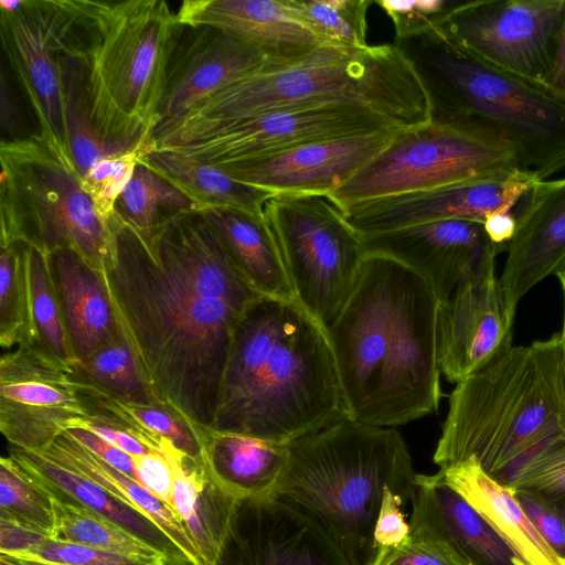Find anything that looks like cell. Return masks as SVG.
I'll return each mask as SVG.
<instances>
[{"instance_id":"cell-18","label":"cell","mask_w":565,"mask_h":565,"mask_svg":"<svg viewBox=\"0 0 565 565\" xmlns=\"http://www.w3.org/2000/svg\"><path fill=\"white\" fill-rule=\"evenodd\" d=\"M360 237L365 255H384L406 265L430 285L440 303L466 279L495 265L498 254L483 224L466 220L428 222Z\"/></svg>"},{"instance_id":"cell-20","label":"cell","mask_w":565,"mask_h":565,"mask_svg":"<svg viewBox=\"0 0 565 565\" xmlns=\"http://www.w3.org/2000/svg\"><path fill=\"white\" fill-rule=\"evenodd\" d=\"M401 130L322 140L218 168L239 182L274 193L329 195L379 156Z\"/></svg>"},{"instance_id":"cell-56","label":"cell","mask_w":565,"mask_h":565,"mask_svg":"<svg viewBox=\"0 0 565 565\" xmlns=\"http://www.w3.org/2000/svg\"><path fill=\"white\" fill-rule=\"evenodd\" d=\"M555 276L558 278L562 290H563V298H564V318H563V329L559 332L561 339H562V347H563V355H564V362H565V263L557 269L555 273Z\"/></svg>"},{"instance_id":"cell-49","label":"cell","mask_w":565,"mask_h":565,"mask_svg":"<svg viewBox=\"0 0 565 565\" xmlns=\"http://www.w3.org/2000/svg\"><path fill=\"white\" fill-rule=\"evenodd\" d=\"M166 444L161 451H151L134 459L137 481L172 507L173 469L164 452Z\"/></svg>"},{"instance_id":"cell-43","label":"cell","mask_w":565,"mask_h":565,"mask_svg":"<svg viewBox=\"0 0 565 565\" xmlns=\"http://www.w3.org/2000/svg\"><path fill=\"white\" fill-rule=\"evenodd\" d=\"M0 561L11 565H167L163 558L130 557L50 537L24 551L0 553Z\"/></svg>"},{"instance_id":"cell-40","label":"cell","mask_w":565,"mask_h":565,"mask_svg":"<svg viewBox=\"0 0 565 565\" xmlns=\"http://www.w3.org/2000/svg\"><path fill=\"white\" fill-rule=\"evenodd\" d=\"M303 23L323 42L365 47L371 0H289Z\"/></svg>"},{"instance_id":"cell-45","label":"cell","mask_w":565,"mask_h":565,"mask_svg":"<svg viewBox=\"0 0 565 565\" xmlns=\"http://www.w3.org/2000/svg\"><path fill=\"white\" fill-rule=\"evenodd\" d=\"M390 17L395 29V40L420 34L439 24L455 2L446 0H416L376 2Z\"/></svg>"},{"instance_id":"cell-51","label":"cell","mask_w":565,"mask_h":565,"mask_svg":"<svg viewBox=\"0 0 565 565\" xmlns=\"http://www.w3.org/2000/svg\"><path fill=\"white\" fill-rule=\"evenodd\" d=\"M543 87L552 97L565 103V15L556 39L551 66L544 79Z\"/></svg>"},{"instance_id":"cell-10","label":"cell","mask_w":565,"mask_h":565,"mask_svg":"<svg viewBox=\"0 0 565 565\" xmlns=\"http://www.w3.org/2000/svg\"><path fill=\"white\" fill-rule=\"evenodd\" d=\"M523 169L514 146L478 121L428 122L391 143L328 196L343 211L370 199L500 178Z\"/></svg>"},{"instance_id":"cell-28","label":"cell","mask_w":565,"mask_h":565,"mask_svg":"<svg viewBox=\"0 0 565 565\" xmlns=\"http://www.w3.org/2000/svg\"><path fill=\"white\" fill-rule=\"evenodd\" d=\"M200 213L256 292L296 300L278 243L264 215L236 209H211Z\"/></svg>"},{"instance_id":"cell-22","label":"cell","mask_w":565,"mask_h":565,"mask_svg":"<svg viewBox=\"0 0 565 565\" xmlns=\"http://www.w3.org/2000/svg\"><path fill=\"white\" fill-rule=\"evenodd\" d=\"M516 231L500 279L510 312L565 263V178L540 179L516 209Z\"/></svg>"},{"instance_id":"cell-15","label":"cell","mask_w":565,"mask_h":565,"mask_svg":"<svg viewBox=\"0 0 565 565\" xmlns=\"http://www.w3.org/2000/svg\"><path fill=\"white\" fill-rule=\"evenodd\" d=\"M0 13L2 46L40 132L67 147L61 57L76 22L75 0H21Z\"/></svg>"},{"instance_id":"cell-36","label":"cell","mask_w":565,"mask_h":565,"mask_svg":"<svg viewBox=\"0 0 565 565\" xmlns=\"http://www.w3.org/2000/svg\"><path fill=\"white\" fill-rule=\"evenodd\" d=\"M50 499L54 513V540L130 557L164 559L154 548L99 513L73 502Z\"/></svg>"},{"instance_id":"cell-52","label":"cell","mask_w":565,"mask_h":565,"mask_svg":"<svg viewBox=\"0 0 565 565\" xmlns=\"http://www.w3.org/2000/svg\"><path fill=\"white\" fill-rule=\"evenodd\" d=\"M82 427L92 430L106 441L132 457H140L151 451H157L151 449L136 435L122 429L92 423L85 424Z\"/></svg>"},{"instance_id":"cell-42","label":"cell","mask_w":565,"mask_h":565,"mask_svg":"<svg viewBox=\"0 0 565 565\" xmlns=\"http://www.w3.org/2000/svg\"><path fill=\"white\" fill-rule=\"evenodd\" d=\"M153 150L152 139L139 141L132 148L105 158L81 178L99 217L111 224L117 215V202L131 180L136 168Z\"/></svg>"},{"instance_id":"cell-46","label":"cell","mask_w":565,"mask_h":565,"mask_svg":"<svg viewBox=\"0 0 565 565\" xmlns=\"http://www.w3.org/2000/svg\"><path fill=\"white\" fill-rule=\"evenodd\" d=\"M513 492L540 535L565 563V509L531 492Z\"/></svg>"},{"instance_id":"cell-12","label":"cell","mask_w":565,"mask_h":565,"mask_svg":"<svg viewBox=\"0 0 565 565\" xmlns=\"http://www.w3.org/2000/svg\"><path fill=\"white\" fill-rule=\"evenodd\" d=\"M384 129H405L360 103H329L269 110L152 139L153 150L171 151L221 167L295 147Z\"/></svg>"},{"instance_id":"cell-53","label":"cell","mask_w":565,"mask_h":565,"mask_svg":"<svg viewBox=\"0 0 565 565\" xmlns=\"http://www.w3.org/2000/svg\"><path fill=\"white\" fill-rule=\"evenodd\" d=\"M483 228L489 239L497 247L498 253L507 250L516 231L515 212L491 214L483 222Z\"/></svg>"},{"instance_id":"cell-9","label":"cell","mask_w":565,"mask_h":565,"mask_svg":"<svg viewBox=\"0 0 565 565\" xmlns=\"http://www.w3.org/2000/svg\"><path fill=\"white\" fill-rule=\"evenodd\" d=\"M0 162V246L71 248L104 271L114 226L97 214L68 148L39 131L2 140Z\"/></svg>"},{"instance_id":"cell-26","label":"cell","mask_w":565,"mask_h":565,"mask_svg":"<svg viewBox=\"0 0 565 565\" xmlns=\"http://www.w3.org/2000/svg\"><path fill=\"white\" fill-rule=\"evenodd\" d=\"M9 456L50 498L83 505L107 518L159 552L167 565H192L152 519L117 499L96 482L55 463L38 451L11 447Z\"/></svg>"},{"instance_id":"cell-34","label":"cell","mask_w":565,"mask_h":565,"mask_svg":"<svg viewBox=\"0 0 565 565\" xmlns=\"http://www.w3.org/2000/svg\"><path fill=\"white\" fill-rule=\"evenodd\" d=\"M67 147L74 166L83 178L99 161L130 148L110 145L93 125L83 94V60L71 39L62 53Z\"/></svg>"},{"instance_id":"cell-37","label":"cell","mask_w":565,"mask_h":565,"mask_svg":"<svg viewBox=\"0 0 565 565\" xmlns=\"http://www.w3.org/2000/svg\"><path fill=\"white\" fill-rule=\"evenodd\" d=\"M493 479L565 509V429L533 446Z\"/></svg>"},{"instance_id":"cell-31","label":"cell","mask_w":565,"mask_h":565,"mask_svg":"<svg viewBox=\"0 0 565 565\" xmlns=\"http://www.w3.org/2000/svg\"><path fill=\"white\" fill-rule=\"evenodd\" d=\"M38 452L96 482L117 499L152 519L188 556L192 565H205L172 507L132 478L108 465L71 435L63 433Z\"/></svg>"},{"instance_id":"cell-6","label":"cell","mask_w":565,"mask_h":565,"mask_svg":"<svg viewBox=\"0 0 565 565\" xmlns=\"http://www.w3.org/2000/svg\"><path fill=\"white\" fill-rule=\"evenodd\" d=\"M565 429L561 333L512 345L456 384L434 452L439 469L475 458L492 478Z\"/></svg>"},{"instance_id":"cell-41","label":"cell","mask_w":565,"mask_h":565,"mask_svg":"<svg viewBox=\"0 0 565 565\" xmlns=\"http://www.w3.org/2000/svg\"><path fill=\"white\" fill-rule=\"evenodd\" d=\"M0 519L53 539L52 500L11 456L0 459Z\"/></svg>"},{"instance_id":"cell-23","label":"cell","mask_w":565,"mask_h":565,"mask_svg":"<svg viewBox=\"0 0 565 565\" xmlns=\"http://www.w3.org/2000/svg\"><path fill=\"white\" fill-rule=\"evenodd\" d=\"M175 19L183 26L220 30L273 62L297 61L323 44L289 0H184Z\"/></svg>"},{"instance_id":"cell-27","label":"cell","mask_w":565,"mask_h":565,"mask_svg":"<svg viewBox=\"0 0 565 565\" xmlns=\"http://www.w3.org/2000/svg\"><path fill=\"white\" fill-rule=\"evenodd\" d=\"M438 472L507 543L516 565H565L530 521L513 490L489 476L475 458Z\"/></svg>"},{"instance_id":"cell-17","label":"cell","mask_w":565,"mask_h":565,"mask_svg":"<svg viewBox=\"0 0 565 565\" xmlns=\"http://www.w3.org/2000/svg\"><path fill=\"white\" fill-rule=\"evenodd\" d=\"M540 178L519 169L481 181L374 198L343 210L348 223L360 234H372L416 224L466 220L482 223L498 212H513Z\"/></svg>"},{"instance_id":"cell-11","label":"cell","mask_w":565,"mask_h":565,"mask_svg":"<svg viewBox=\"0 0 565 565\" xmlns=\"http://www.w3.org/2000/svg\"><path fill=\"white\" fill-rule=\"evenodd\" d=\"M264 216L296 301L327 328L350 297L365 257L360 234L322 194L276 193L264 204Z\"/></svg>"},{"instance_id":"cell-30","label":"cell","mask_w":565,"mask_h":565,"mask_svg":"<svg viewBox=\"0 0 565 565\" xmlns=\"http://www.w3.org/2000/svg\"><path fill=\"white\" fill-rule=\"evenodd\" d=\"M203 460L215 481L236 500L273 494L288 461V444L200 429Z\"/></svg>"},{"instance_id":"cell-54","label":"cell","mask_w":565,"mask_h":565,"mask_svg":"<svg viewBox=\"0 0 565 565\" xmlns=\"http://www.w3.org/2000/svg\"><path fill=\"white\" fill-rule=\"evenodd\" d=\"M43 537L46 536L0 519V553L24 551L40 542Z\"/></svg>"},{"instance_id":"cell-57","label":"cell","mask_w":565,"mask_h":565,"mask_svg":"<svg viewBox=\"0 0 565 565\" xmlns=\"http://www.w3.org/2000/svg\"><path fill=\"white\" fill-rule=\"evenodd\" d=\"M0 565H11V564H9V563H7L4 561H0Z\"/></svg>"},{"instance_id":"cell-13","label":"cell","mask_w":565,"mask_h":565,"mask_svg":"<svg viewBox=\"0 0 565 565\" xmlns=\"http://www.w3.org/2000/svg\"><path fill=\"white\" fill-rule=\"evenodd\" d=\"M565 15V0L455 2L443 30L486 63L543 87Z\"/></svg>"},{"instance_id":"cell-19","label":"cell","mask_w":565,"mask_h":565,"mask_svg":"<svg viewBox=\"0 0 565 565\" xmlns=\"http://www.w3.org/2000/svg\"><path fill=\"white\" fill-rule=\"evenodd\" d=\"M514 316L495 275V265L472 275L440 303L438 362L441 374L459 383L512 347Z\"/></svg>"},{"instance_id":"cell-5","label":"cell","mask_w":565,"mask_h":565,"mask_svg":"<svg viewBox=\"0 0 565 565\" xmlns=\"http://www.w3.org/2000/svg\"><path fill=\"white\" fill-rule=\"evenodd\" d=\"M271 495L311 518L349 565H373V531L384 492L411 501L418 473L395 427L343 418L288 444Z\"/></svg>"},{"instance_id":"cell-50","label":"cell","mask_w":565,"mask_h":565,"mask_svg":"<svg viewBox=\"0 0 565 565\" xmlns=\"http://www.w3.org/2000/svg\"><path fill=\"white\" fill-rule=\"evenodd\" d=\"M65 433L71 435L108 465L137 481L136 465L132 456L120 450L85 427H74Z\"/></svg>"},{"instance_id":"cell-16","label":"cell","mask_w":565,"mask_h":565,"mask_svg":"<svg viewBox=\"0 0 565 565\" xmlns=\"http://www.w3.org/2000/svg\"><path fill=\"white\" fill-rule=\"evenodd\" d=\"M213 565H349L308 515L274 495L236 501Z\"/></svg>"},{"instance_id":"cell-32","label":"cell","mask_w":565,"mask_h":565,"mask_svg":"<svg viewBox=\"0 0 565 565\" xmlns=\"http://www.w3.org/2000/svg\"><path fill=\"white\" fill-rule=\"evenodd\" d=\"M181 191L196 212L236 209L264 215V204L274 192L239 182L218 167L177 152L152 150L141 162Z\"/></svg>"},{"instance_id":"cell-38","label":"cell","mask_w":565,"mask_h":565,"mask_svg":"<svg viewBox=\"0 0 565 565\" xmlns=\"http://www.w3.org/2000/svg\"><path fill=\"white\" fill-rule=\"evenodd\" d=\"M34 343L30 317L28 245L1 246L0 255V344L9 351Z\"/></svg>"},{"instance_id":"cell-44","label":"cell","mask_w":565,"mask_h":565,"mask_svg":"<svg viewBox=\"0 0 565 565\" xmlns=\"http://www.w3.org/2000/svg\"><path fill=\"white\" fill-rule=\"evenodd\" d=\"M128 405L137 422L148 430L168 439L184 455L203 460L200 428L192 425L168 405Z\"/></svg>"},{"instance_id":"cell-1","label":"cell","mask_w":565,"mask_h":565,"mask_svg":"<svg viewBox=\"0 0 565 565\" xmlns=\"http://www.w3.org/2000/svg\"><path fill=\"white\" fill-rule=\"evenodd\" d=\"M104 268L110 297L158 398L212 429L237 327L259 296L200 212L164 218L149 242L117 214Z\"/></svg>"},{"instance_id":"cell-48","label":"cell","mask_w":565,"mask_h":565,"mask_svg":"<svg viewBox=\"0 0 565 565\" xmlns=\"http://www.w3.org/2000/svg\"><path fill=\"white\" fill-rule=\"evenodd\" d=\"M406 503L391 488L385 490L373 531L379 552L397 547L409 536L411 525L404 513Z\"/></svg>"},{"instance_id":"cell-25","label":"cell","mask_w":565,"mask_h":565,"mask_svg":"<svg viewBox=\"0 0 565 565\" xmlns=\"http://www.w3.org/2000/svg\"><path fill=\"white\" fill-rule=\"evenodd\" d=\"M46 257L68 344L81 361L122 331L105 274L71 248Z\"/></svg>"},{"instance_id":"cell-35","label":"cell","mask_w":565,"mask_h":565,"mask_svg":"<svg viewBox=\"0 0 565 565\" xmlns=\"http://www.w3.org/2000/svg\"><path fill=\"white\" fill-rule=\"evenodd\" d=\"M116 211L145 242H149L167 215L196 212V209L181 191L140 163L121 193Z\"/></svg>"},{"instance_id":"cell-2","label":"cell","mask_w":565,"mask_h":565,"mask_svg":"<svg viewBox=\"0 0 565 565\" xmlns=\"http://www.w3.org/2000/svg\"><path fill=\"white\" fill-rule=\"evenodd\" d=\"M439 308L416 271L365 255L350 297L326 328L348 418L396 427L438 411Z\"/></svg>"},{"instance_id":"cell-7","label":"cell","mask_w":565,"mask_h":565,"mask_svg":"<svg viewBox=\"0 0 565 565\" xmlns=\"http://www.w3.org/2000/svg\"><path fill=\"white\" fill-rule=\"evenodd\" d=\"M72 41L83 60V94L105 141L132 148L158 121L180 30L164 0H75Z\"/></svg>"},{"instance_id":"cell-8","label":"cell","mask_w":565,"mask_h":565,"mask_svg":"<svg viewBox=\"0 0 565 565\" xmlns=\"http://www.w3.org/2000/svg\"><path fill=\"white\" fill-rule=\"evenodd\" d=\"M429 100L430 120H472L501 132L523 169L547 179L565 170V103L544 87L478 58L438 24L395 40Z\"/></svg>"},{"instance_id":"cell-39","label":"cell","mask_w":565,"mask_h":565,"mask_svg":"<svg viewBox=\"0 0 565 565\" xmlns=\"http://www.w3.org/2000/svg\"><path fill=\"white\" fill-rule=\"evenodd\" d=\"M30 317L34 342L63 363L75 362L72 354L46 254L28 245Z\"/></svg>"},{"instance_id":"cell-14","label":"cell","mask_w":565,"mask_h":565,"mask_svg":"<svg viewBox=\"0 0 565 565\" xmlns=\"http://www.w3.org/2000/svg\"><path fill=\"white\" fill-rule=\"evenodd\" d=\"M89 422L71 364L38 343L6 351L0 360V429L12 447L40 451Z\"/></svg>"},{"instance_id":"cell-4","label":"cell","mask_w":565,"mask_h":565,"mask_svg":"<svg viewBox=\"0 0 565 565\" xmlns=\"http://www.w3.org/2000/svg\"><path fill=\"white\" fill-rule=\"evenodd\" d=\"M329 103L367 105L405 129L430 120L424 85L395 44L349 47L323 43L297 61L267 60L157 127L152 139L269 110Z\"/></svg>"},{"instance_id":"cell-29","label":"cell","mask_w":565,"mask_h":565,"mask_svg":"<svg viewBox=\"0 0 565 565\" xmlns=\"http://www.w3.org/2000/svg\"><path fill=\"white\" fill-rule=\"evenodd\" d=\"M164 452L173 469L172 508L205 565H213L236 499L213 478L204 460L193 459L170 441Z\"/></svg>"},{"instance_id":"cell-3","label":"cell","mask_w":565,"mask_h":565,"mask_svg":"<svg viewBox=\"0 0 565 565\" xmlns=\"http://www.w3.org/2000/svg\"><path fill=\"white\" fill-rule=\"evenodd\" d=\"M347 417L326 328L296 300L259 295L237 327L212 429L290 444Z\"/></svg>"},{"instance_id":"cell-47","label":"cell","mask_w":565,"mask_h":565,"mask_svg":"<svg viewBox=\"0 0 565 565\" xmlns=\"http://www.w3.org/2000/svg\"><path fill=\"white\" fill-rule=\"evenodd\" d=\"M373 565H460L448 547L424 534L411 532L397 547L380 551Z\"/></svg>"},{"instance_id":"cell-24","label":"cell","mask_w":565,"mask_h":565,"mask_svg":"<svg viewBox=\"0 0 565 565\" xmlns=\"http://www.w3.org/2000/svg\"><path fill=\"white\" fill-rule=\"evenodd\" d=\"M411 502V532L445 544L460 565H516L507 543L439 472L418 475Z\"/></svg>"},{"instance_id":"cell-55","label":"cell","mask_w":565,"mask_h":565,"mask_svg":"<svg viewBox=\"0 0 565 565\" xmlns=\"http://www.w3.org/2000/svg\"><path fill=\"white\" fill-rule=\"evenodd\" d=\"M19 126V115L4 72L0 75V127L2 132L14 131Z\"/></svg>"},{"instance_id":"cell-33","label":"cell","mask_w":565,"mask_h":565,"mask_svg":"<svg viewBox=\"0 0 565 565\" xmlns=\"http://www.w3.org/2000/svg\"><path fill=\"white\" fill-rule=\"evenodd\" d=\"M75 379L88 383L121 403L140 406L163 404L147 381L124 331L89 356L71 364Z\"/></svg>"},{"instance_id":"cell-21","label":"cell","mask_w":565,"mask_h":565,"mask_svg":"<svg viewBox=\"0 0 565 565\" xmlns=\"http://www.w3.org/2000/svg\"><path fill=\"white\" fill-rule=\"evenodd\" d=\"M266 61L262 52L220 30L181 25L154 129Z\"/></svg>"}]
</instances>
